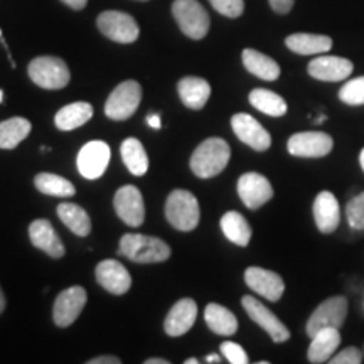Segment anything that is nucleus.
<instances>
[{"label": "nucleus", "mask_w": 364, "mask_h": 364, "mask_svg": "<svg viewBox=\"0 0 364 364\" xmlns=\"http://www.w3.org/2000/svg\"><path fill=\"white\" fill-rule=\"evenodd\" d=\"M231 157V149L226 140L220 136H211L194 150L191 156V171L201 179H211L218 174H221L226 169L228 162Z\"/></svg>", "instance_id": "obj_1"}, {"label": "nucleus", "mask_w": 364, "mask_h": 364, "mask_svg": "<svg viewBox=\"0 0 364 364\" xmlns=\"http://www.w3.org/2000/svg\"><path fill=\"white\" fill-rule=\"evenodd\" d=\"M245 282H247V285L253 292L262 295L263 299L270 300V302H279L285 292L284 279H282L279 273L267 270V268H247V272H245Z\"/></svg>", "instance_id": "obj_16"}, {"label": "nucleus", "mask_w": 364, "mask_h": 364, "mask_svg": "<svg viewBox=\"0 0 364 364\" xmlns=\"http://www.w3.org/2000/svg\"><path fill=\"white\" fill-rule=\"evenodd\" d=\"M311 339L312 343L309 346L307 359L312 364L329 363L331 358L334 356L341 346L339 329H334V327H327V329L318 331Z\"/></svg>", "instance_id": "obj_22"}, {"label": "nucleus", "mask_w": 364, "mask_h": 364, "mask_svg": "<svg viewBox=\"0 0 364 364\" xmlns=\"http://www.w3.org/2000/svg\"><path fill=\"white\" fill-rule=\"evenodd\" d=\"M142 100V88L134 80L124 81L112 91L105 105V115L112 120H127L139 108Z\"/></svg>", "instance_id": "obj_7"}, {"label": "nucleus", "mask_w": 364, "mask_h": 364, "mask_svg": "<svg viewBox=\"0 0 364 364\" xmlns=\"http://www.w3.org/2000/svg\"><path fill=\"white\" fill-rule=\"evenodd\" d=\"M204 318H206V324L218 336H225L230 338L238 331V318L235 317V314L228 311L226 307L220 306V304H209L204 311Z\"/></svg>", "instance_id": "obj_27"}, {"label": "nucleus", "mask_w": 364, "mask_h": 364, "mask_svg": "<svg viewBox=\"0 0 364 364\" xmlns=\"http://www.w3.org/2000/svg\"><path fill=\"white\" fill-rule=\"evenodd\" d=\"M353 70L354 66L349 59L339 56H324V54L312 59L307 66L309 75L314 80L326 81V83H336V81L349 78Z\"/></svg>", "instance_id": "obj_17"}, {"label": "nucleus", "mask_w": 364, "mask_h": 364, "mask_svg": "<svg viewBox=\"0 0 364 364\" xmlns=\"http://www.w3.org/2000/svg\"><path fill=\"white\" fill-rule=\"evenodd\" d=\"M238 196L248 209H260L273 198V188L265 176L247 172L238 179Z\"/></svg>", "instance_id": "obj_15"}, {"label": "nucleus", "mask_w": 364, "mask_h": 364, "mask_svg": "<svg viewBox=\"0 0 364 364\" xmlns=\"http://www.w3.org/2000/svg\"><path fill=\"white\" fill-rule=\"evenodd\" d=\"M95 275H97L98 284L113 295H124L129 292L132 287V277L129 270L117 260L100 262L97 270H95Z\"/></svg>", "instance_id": "obj_18"}, {"label": "nucleus", "mask_w": 364, "mask_h": 364, "mask_svg": "<svg viewBox=\"0 0 364 364\" xmlns=\"http://www.w3.org/2000/svg\"><path fill=\"white\" fill-rule=\"evenodd\" d=\"M31 129H33L31 122L22 117H14L2 122L0 124V149H16L31 134Z\"/></svg>", "instance_id": "obj_30"}, {"label": "nucleus", "mask_w": 364, "mask_h": 364, "mask_svg": "<svg viewBox=\"0 0 364 364\" xmlns=\"http://www.w3.org/2000/svg\"><path fill=\"white\" fill-rule=\"evenodd\" d=\"M115 211L118 218L132 228H139L145 221V204L144 196L135 186H124L117 191Z\"/></svg>", "instance_id": "obj_14"}, {"label": "nucleus", "mask_w": 364, "mask_h": 364, "mask_svg": "<svg viewBox=\"0 0 364 364\" xmlns=\"http://www.w3.org/2000/svg\"><path fill=\"white\" fill-rule=\"evenodd\" d=\"M346 218L354 231L364 230V193L354 196L346 206Z\"/></svg>", "instance_id": "obj_35"}, {"label": "nucleus", "mask_w": 364, "mask_h": 364, "mask_svg": "<svg viewBox=\"0 0 364 364\" xmlns=\"http://www.w3.org/2000/svg\"><path fill=\"white\" fill-rule=\"evenodd\" d=\"M231 129L243 144L252 147L257 152H265L270 149L272 136L263 129L260 122L248 113H236L231 118Z\"/></svg>", "instance_id": "obj_13"}, {"label": "nucleus", "mask_w": 364, "mask_h": 364, "mask_svg": "<svg viewBox=\"0 0 364 364\" xmlns=\"http://www.w3.org/2000/svg\"><path fill=\"white\" fill-rule=\"evenodd\" d=\"M120 363H122L120 358L117 356H98L88 361V364H120Z\"/></svg>", "instance_id": "obj_40"}, {"label": "nucleus", "mask_w": 364, "mask_h": 364, "mask_svg": "<svg viewBox=\"0 0 364 364\" xmlns=\"http://www.w3.org/2000/svg\"><path fill=\"white\" fill-rule=\"evenodd\" d=\"M363 356H364V346H363Z\"/></svg>", "instance_id": "obj_50"}, {"label": "nucleus", "mask_w": 364, "mask_h": 364, "mask_svg": "<svg viewBox=\"0 0 364 364\" xmlns=\"http://www.w3.org/2000/svg\"><path fill=\"white\" fill-rule=\"evenodd\" d=\"M221 354L223 358L228 359V363L231 364H248V354L241 348L240 344L231 343V341H226V343L221 344Z\"/></svg>", "instance_id": "obj_37"}, {"label": "nucleus", "mask_w": 364, "mask_h": 364, "mask_svg": "<svg viewBox=\"0 0 364 364\" xmlns=\"http://www.w3.org/2000/svg\"><path fill=\"white\" fill-rule=\"evenodd\" d=\"M98 29L105 38L120 44H132L139 39L140 29L130 14L120 11H107L98 16Z\"/></svg>", "instance_id": "obj_8"}, {"label": "nucleus", "mask_w": 364, "mask_h": 364, "mask_svg": "<svg viewBox=\"0 0 364 364\" xmlns=\"http://www.w3.org/2000/svg\"><path fill=\"white\" fill-rule=\"evenodd\" d=\"M359 164H361V169L364 172V149L359 152Z\"/></svg>", "instance_id": "obj_47"}, {"label": "nucleus", "mask_w": 364, "mask_h": 364, "mask_svg": "<svg viewBox=\"0 0 364 364\" xmlns=\"http://www.w3.org/2000/svg\"><path fill=\"white\" fill-rule=\"evenodd\" d=\"M196 317H198V304L193 299H181L167 314L164 329L172 338H179V336L191 331Z\"/></svg>", "instance_id": "obj_20"}, {"label": "nucleus", "mask_w": 364, "mask_h": 364, "mask_svg": "<svg viewBox=\"0 0 364 364\" xmlns=\"http://www.w3.org/2000/svg\"><path fill=\"white\" fill-rule=\"evenodd\" d=\"M63 2H65L68 7L75 9V11H81V9L86 7V2H88V0H63Z\"/></svg>", "instance_id": "obj_41"}, {"label": "nucleus", "mask_w": 364, "mask_h": 364, "mask_svg": "<svg viewBox=\"0 0 364 364\" xmlns=\"http://www.w3.org/2000/svg\"><path fill=\"white\" fill-rule=\"evenodd\" d=\"M363 351L361 349L354 348V346H349V348L343 349V351L334 354V356L331 358L332 364H359L363 363Z\"/></svg>", "instance_id": "obj_38"}, {"label": "nucleus", "mask_w": 364, "mask_h": 364, "mask_svg": "<svg viewBox=\"0 0 364 364\" xmlns=\"http://www.w3.org/2000/svg\"><path fill=\"white\" fill-rule=\"evenodd\" d=\"M285 46L290 51L300 56H314V54H326L331 51L332 39L324 34H307L297 33L290 34L285 39Z\"/></svg>", "instance_id": "obj_24"}, {"label": "nucleus", "mask_w": 364, "mask_h": 364, "mask_svg": "<svg viewBox=\"0 0 364 364\" xmlns=\"http://www.w3.org/2000/svg\"><path fill=\"white\" fill-rule=\"evenodd\" d=\"M221 361H223V359L218 356V354H209V356L206 358V363H209V364H211V363H221Z\"/></svg>", "instance_id": "obj_44"}, {"label": "nucleus", "mask_w": 364, "mask_h": 364, "mask_svg": "<svg viewBox=\"0 0 364 364\" xmlns=\"http://www.w3.org/2000/svg\"><path fill=\"white\" fill-rule=\"evenodd\" d=\"M58 216L63 225L70 228L75 235L88 236L91 233V220L88 213L75 203H61L58 206Z\"/></svg>", "instance_id": "obj_28"}, {"label": "nucleus", "mask_w": 364, "mask_h": 364, "mask_svg": "<svg viewBox=\"0 0 364 364\" xmlns=\"http://www.w3.org/2000/svg\"><path fill=\"white\" fill-rule=\"evenodd\" d=\"M326 120H327V117H326V115H321L318 118H316V120H314V124H316V125H321V124H324Z\"/></svg>", "instance_id": "obj_46"}, {"label": "nucleus", "mask_w": 364, "mask_h": 364, "mask_svg": "<svg viewBox=\"0 0 364 364\" xmlns=\"http://www.w3.org/2000/svg\"><path fill=\"white\" fill-rule=\"evenodd\" d=\"M0 38H2V33H0Z\"/></svg>", "instance_id": "obj_51"}, {"label": "nucleus", "mask_w": 364, "mask_h": 364, "mask_svg": "<svg viewBox=\"0 0 364 364\" xmlns=\"http://www.w3.org/2000/svg\"><path fill=\"white\" fill-rule=\"evenodd\" d=\"M118 255L135 263H162L171 258V247L156 236L127 233L122 236Z\"/></svg>", "instance_id": "obj_2"}, {"label": "nucleus", "mask_w": 364, "mask_h": 364, "mask_svg": "<svg viewBox=\"0 0 364 364\" xmlns=\"http://www.w3.org/2000/svg\"><path fill=\"white\" fill-rule=\"evenodd\" d=\"M339 100L346 105H364V76L349 80L343 88L339 90Z\"/></svg>", "instance_id": "obj_34"}, {"label": "nucleus", "mask_w": 364, "mask_h": 364, "mask_svg": "<svg viewBox=\"0 0 364 364\" xmlns=\"http://www.w3.org/2000/svg\"><path fill=\"white\" fill-rule=\"evenodd\" d=\"M29 78L44 90H61L71 80L68 65L61 58L39 56L33 59L27 68Z\"/></svg>", "instance_id": "obj_4"}, {"label": "nucleus", "mask_w": 364, "mask_h": 364, "mask_svg": "<svg viewBox=\"0 0 364 364\" xmlns=\"http://www.w3.org/2000/svg\"><path fill=\"white\" fill-rule=\"evenodd\" d=\"M220 225L221 231L231 243L238 245V247H248L250 240H252V228H250L243 215L236 211H228L221 218Z\"/></svg>", "instance_id": "obj_29"}, {"label": "nucleus", "mask_w": 364, "mask_h": 364, "mask_svg": "<svg viewBox=\"0 0 364 364\" xmlns=\"http://www.w3.org/2000/svg\"><path fill=\"white\" fill-rule=\"evenodd\" d=\"M147 124L152 127V129L159 130L161 129V117L156 115V113H150V115L147 117Z\"/></svg>", "instance_id": "obj_42"}, {"label": "nucleus", "mask_w": 364, "mask_h": 364, "mask_svg": "<svg viewBox=\"0 0 364 364\" xmlns=\"http://www.w3.org/2000/svg\"><path fill=\"white\" fill-rule=\"evenodd\" d=\"M363 307H364V306H363Z\"/></svg>", "instance_id": "obj_53"}, {"label": "nucleus", "mask_w": 364, "mask_h": 364, "mask_svg": "<svg viewBox=\"0 0 364 364\" xmlns=\"http://www.w3.org/2000/svg\"><path fill=\"white\" fill-rule=\"evenodd\" d=\"M243 59V65L247 68L248 73L257 76V78L265 80V81H275L280 76V66L275 59H272L267 54L260 51H255V49H245L241 54Z\"/></svg>", "instance_id": "obj_25"}, {"label": "nucleus", "mask_w": 364, "mask_h": 364, "mask_svg": "<svg viewBox=\"0 0 364 364\" xmlns=\"http://www.w3.org/2000/svg\"><path fill=\"white\" fill-rule=\"evenodd\" d=\"M332 147H334V140L324 132H300L290 136L287 142V150L290 156L306 159L326 157L327 154H331Z\"/></svg>", "instance_id": "obj_10"}, {"label": "nucleus", "mask_w": 364, "mask_h": 364, "mask_svg": "<svg viewBox=\"0 0 364 364\" xmlns=\"http://www.w3.org/2000/svg\"><path fill=\"white\" fill-rule=\"evenodd\" d=\"M34 184L39 193L53 196V198H71L76 193L75 186L70 181L61 176L49 174V172H43V174L36 176Z\"/></svg>", "instance_id": "obj_33"}, {"label": "nucleus", "mask_w": 364, "mask_h": 364, "mask_svg": "<svg viewBox=\"0 0 364 364\" xmlns=\"http://www.w3.org/2000/svg\"><path fill=\"white\" fill-rule=\"evenodd\" d=\"M346 317H348V299L343 295H336L318 304V307L309 317L306 332L309 338L316 336L318 331L327 329V327H334L341 329L344 326Z\"/></svg>", "instance_id": "obj_6"}, {"label": "nucleus", "mask_w": 364, "mask_h": 364, "mask_svg": "<svg viewBox=\"0 0 364 364\" xmlns=\"http://www.w3.org/2000/svg\"><path fill=\"white\" fill-rule=\"evenodd\" d=\"M184 364H199V361L196 358H191V359H186Z\"/></svg>", "instance_id": "obj_48"}, {"label": "nucleus", "mask_w": 364, "mask_h": 364, "mask_svg": "<svg viewBox=\"0 0 364 364\" xmlns=\"http://www.w3.org/2000/svg\"><path fill=\"white\" fill-rule=\"evenodd\" d=\"M93 118V107L86 102H75L66 105L54 117V124L59 130L70 132L83 127L86 122Z\"/></svg>", "instance_id": "obj_26"}, {"label": "nucleus", "mask_w": 364, "mask_h": 364, "mask_svg": "<svg viewBox=\"0 0 364 364\" xmlns=\"http://www.w3.org/2000/svg\"><path fill=\"white\" fill-rule=\"evenodd\" d=\"M140 2H145V0H140Z\"/></svg>", "instance_id": "obj_52"}, {"label": "nucleus", "mask_w": 364, "mask_h": 364, "mask_svg": "<svg viewBox=\"0 0 364 364\" xmlns=\"http://www.w3.org/2000/svg\"><path fill=\"white\" fill-rule=\"evenodd\" d=\"M314 220H316V226L321 233L331 235L334 233L339 228L341 223V208L339 201L336 196L329 193V191H322L316 196L314 201Z\"/></svg>", "instance_id": "obj_19"}, {"label": "nucleus", "mask_w": 364, "mask_h": 364, "mask_svg": "<svg viewBox=\"0 0 364 364\" xmlns=\"http://www.w3.org/2000/svg\"><path fill=\"white\" fill-rule=\"evenodd\" d=\"M110 147L103 140H93V142L83 145L78 154V159H76L80 174L90 181L100 179L107 171L108 164H110Z\"/></svg>", "instance_id": "obj_11"}, {"label": "nucleus", "mask_w": 364, "mask_h": 364, "mask_svg": "<svg viewBox=\"0 0 364 364\" xmlns=\"http://www.w3.org/2000/svg\"><path fill=\"white\" fill-rule=\"evenodd\" d=\"M2 100H4V91L0 90V103H2Z\"/></svg>", "instance_id": "obj_49"}, {"label": "nucleus", "mask_w": 364, "mask_h": 364, "mask_svg": "<svg viewBox=\"0 0 364 364\" xmlns=\"http://www.w3.org/2000/svg\"><path fill=\"white\" fill-rule=\"evenodd\" d=\"M145 364H169L167 359H159V358H152V359H147Z\"/></svg>", "instance_id": "obj_43"}, {"label": "nucleus", "mask_w": 364, "mask_h": 364, "mask_svg": "<svg viewBox=\"0 0 364 364\" xmlns=\"http://www.w3.org/2000/svg\"><path fill=\"white\" fill-rule=\"evenodd\" d=\"M182 103L191 110H201L211 97V85L198 76H186L177 83Z\"/></svg>", "instance_id": "obj_23"}, {"label": "nucleus", "mask_w": 364, "mask_h": 364, "mask_svg": "<svg viewBox=\"0 0 364 364\" xmlns=\"http://www.w3.org/2000/svg\"><path fill=\"white\" fill-rule=\"evenodd\" d=\"M209 2L221 16L230 17V19H236L245 11L243 0H209Z\"/></svg>", "instance_id": "obj_36"}, {"label": "nucleus", "mask_w": 364, "mask_h": 364, "mask_svg": "<svg viewBox=\"0 0 364 364\" xmlns=\"http://www.w3.org/2000/svg\"><path fill=\"white\" fill-rule=\"evenodd\" d=\"M29 238L31 243H33L36 248L43 250V252L48 253L51 258L65 257V245L59 240L58 233L54 231L53 225L48 220H36L31 223Z\"/></svg>", "instance_id": "obj_21"}, {"label": "nucleus", "mask_w": 364, "mask_h": 364, "mask_svg": "<svg viewBox=\"0 0 364 364\" xmlns=\"http://www.w3.org/2000/svg\"><path fill=\"white\" fill-rule=\"evenodd\" d=\"M166 218L176 230L193 231L201 218L196 196L184 189L172 191L166 203Z\"/></svg>", "instance_id": "obj_3"}, {"label": "nucleus", "mask_w": 364, "mask_h": 364, "mask_svg": "<svg viewBox=\"0 0 364 364\" xmlns=\"http://www.w3.org/2000/svg\"><path fill=\"white\" fill-rule=\"evenodd\" d=\"M241 306L247 311L248 317L252 318L255 324H258L263 331L270 336L273 343H285L290 339V331L287 326L280 321L279 317L273 314L267 306H263L260 300H257L252 295H245L241 299Z\"/></svg>", "instance_id": "obj_9"}, {"label": "nucleus", "mask_w": 364, "mask_h": 364, "mask_svg": "<svg viewBox=\"0 0 364 364\" xmlns=\"http://www.w3.org/2000/svg\"><path fill=\"white\" fill-rule=\"evenodd\" d=\"M172 14L181 31L191 39H203L209 31V16L198 0H176Z\"/></svg>", "instance_id": "obj_5"}, {"label": "nucleus", "mask_w": 364, "mask_h": 364, "mask_svg": "<svg viewBox=\"0 0 364 364\" xmlns=\"http://www.w3.org/2000/svg\"><path fill=\"white\" fill-rule=\"evenodd\" d=\"M250 103L258 112L265 113L268 117H284L287 113V102L280 95L273 93L265 88H255L250 93Z\"/></svg>", "instance_id": "obj_32"}, {"label": "nucleus", "mask_w": 364, "mask_h": 364, "mask_svg": "<svg viewBox=\"0 0 364 364\" xmlns=\"http://www.w3.org/2000/svg\"><path fill=\"white\" fill-rule=\"evenodd\" d=\"M270 2V6L273 11L277 14H282V16H285V14H289L292 11L295 0H268Z\"/></svg>", "instance_id": "obj_39"}, {"label": "nucleus", "mask_w": 364, "mask_h": 364, "mask_svg": "<svg viewBox=\"0 0 364 364\" xmlns=\"http://www.w3.org/2000/svg\"><path fill=\"white\" fill-rule=\"evenodd\" d=\"M4 309H6V297H4L2 289H0V314L4 312Z\"/></svg>", "instance_id": "obj_45"}, {"label": "nucleus", "mask_w": 364, "mask_h": 364, "mask_svg": "<svg viewBox=\"0 0 364 364\" xmlns=\"http://www.w3.org/2000/svg\"><path fill=\"white\" fill-rule=\"evenodd\" d=\"M86 300H88V295H86V290L83 287L76 285L63 290V292L58 295V299L54 300V324L58 327L71 326L73 322L80 317L81 311H83L86 306Z\"/></svg>", "instance_id": "obj_12"}, {"label": "nucleus", "mask_w": 364, "mask_h": 364, "mask_svg": "<svg viewBox=\"0 0 364 364\" xmlns=\"http://www.w3.org/2000/svg\"><path fill=\"white\" fill-rule=\"evenodd\" d=\"M122 161L127 166L132 174L140 177L145 176L149 171V157L147 152H145L144 145L139 142L136 139H127L122 144Z\"/></svg>", "instance_id": "obj_31"}]
</instances>
